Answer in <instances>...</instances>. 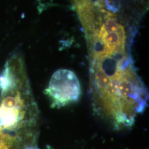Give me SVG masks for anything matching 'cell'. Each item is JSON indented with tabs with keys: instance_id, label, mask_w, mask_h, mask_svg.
<instances>
[{
	"instance_id": "1",
	"label": "cell",
	"mask_w": 149,
	"mask_h": 149,
	"mask_svg": "<svg viewBox=\"0 0 149 149\" xmlns=\"http://www.w3.org/2000/svg\"><path fill=\"white\" fill-rule=\"evenodd\" d=\"M0 130L33 144L39 111L20 55H15L6 62L0 76Z\"/></svg>"
},
{
	"instance_id": "2",
	"label": "cell",
	"mask_w": 149,
	"mask_h": 149,
	"mask_svg": "<svg viewBox=\"0 0 149 149\" xmlns=\"http://www.w3.org/2000/svg\"><path fill=\"white\" fill-rule=\"evenodd\" d=\"M45 94L54 108L76 103L79 101L81 95L79 80L71 70H58L52 76Z\"/></svg>"
}]
</instances>
